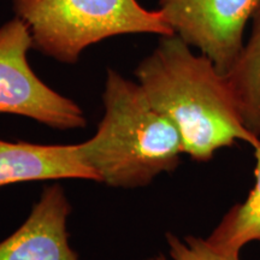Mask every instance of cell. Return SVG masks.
<instances>
[{
	"label": "cell",
	"instance_id": "6da1fadb",
	"mask_svg": "<svg viewBox=\"0 0 260 260\" xmlns=\"http://www.w3.org/2000/svg\"><path fill=\"white\" fill-rule=\"evenodd\" d=\"M138 83L180 133L184 154L209 161L219 149L259 138L247 128L225 75L176 34L160 37L135 69Z\"/></svg>",
	"mask_w": 260,
	"mask_h": 260
},
{
	"label": "cell",
	"instance_id": "7a4b0ae2",
	"mask_svg": "<svg viewBox=\"0 0 260 260\" xmlns=\"http://www.w3.org/2000/svg\"><path fill=\"white\" fill-rule=\"evenodd\" d=\"M103 104L95 134L79 144L96 182L135 189L177 169L184 154L180 133L152 105L138 81L109 69Z\"/></svg>",
	"mask_w": 260,
	"mask_h": 260
},
{
	"label": "cell",
	"instance_id": "3957f363",
	"mask_svg": "<svg viewBox=\"0 0 260 260\" xmlns=\"http://www.w3.org/2000/svg\"><path fill=\"white\" fill-rule=\"evenodd\" d=\"M17 17L30 29L32 48L75 64L92 45L124 34L175 32L160 10L138 0H11Z\"/></svg>",
	"mask_w": 260,
	"mask_h": 260
},
{
	"label": "cell",
	"instance_id": "277c9868",
	"mask_svg": "<svg viewBox=\"0 0 260 260\" xmlns=\"http://www.w3.org/2000/svg\"><path fill=\"white\" fill-rule=\"evenodd\" d=\"M32 38L16 16L0 27V113L30 118L58 130L82 129V107L42 81L28 60Z\"/></svg>",
	"mask_w": 260,
	"mask_h": 260
},
{
	"label": "cell",
	"instance_id": "5b68a950",
	"mask_svg": "<svg viewBox=\"0 0 260 260\" xmlns=\"http://www.w3.org/2000/svg\"><path fill=\"white\" fill-rule=\"evenodd\" d=\"M260 0H159L175 34L228 74L245 45V30Z\"/></svg>",
	"mask_w": 260,
	"mask_h": 260
},
{
	"label": "cell",
	"instance_id": "8992f818",
	"mask_svg": "<svg viewBox=\"0 0 260 260\" xmlns=\"http://www.w3.org/2000/svg\"><path fill=\"white\" fill-rule=\"evenodd\" d=\"M70 213L64 188L45 187L27 219L0 242V260H80L69 243Z\"/></svg>",
	"mask_w": 260,
	"mask_h": 260
},
{
	"label": "cell",
	"instance_id": "52a82bcc",
	"mask_svg": "<svg viewBox=\"0 0 260 260\" xmlns=\"http://www.w3.org/2000/svg\"><path fill=\"white\" fill-rule=\"evenodd\" d=\"M96 182L77 145H40L0 139V188L32 181Z\"/></svg>",
	"mask_w": 260,
	"mask_h": 260
},
{
	"label": "cell",
	"instance_id": "ba28073f",
	"mask_svg": "<svg viewBox=\"0 0 260 260\" xmlns=\"http://www.w3.org/2000/svg\"><path fill=\"white\" fill-rule=\"evenodd\" d=\"M255 157L254 187L242 203L236 204L220 219L207 242L224 254L240 258L242 248L260 241V140L253 146Z\"/></svg>",
	"mask_w": 260,
	"mask_h": 260
},
{
	"label": "cell",
	"instance_id": "9c48e42d",
	"mask_svg": "<svg viewBox=\"0 0 260 260\" xmlns=\"http://www.w3.org/2000/svg\"><path fill=\"white\" fill-rule=\"evenodd\" d=\"M225 77L247 128L260 139V3L252 17V31Z\"/></svg>",
	"mask_w": 260,
	"mask_h": 260
},
{
	"label": "cell",
	"instance_id": "30bf717a",
	"mask_svg": "<svg viewBox=\"0 0 260 260\" xmlns=\"http://www.w3.org/2000/svg\"><path fill=\"white\" fill-rule=\"evenodd\" d=\"M165 237L171 260H240L219 252L207 242L206 237L203 239L191 235L180 237L172 233H168ZM158 256L159 260H168L162 254Z\"/></svg>",
	"mask_w": 260,
	"mask_h": 260
},
{
	"label": "cell",
	"instance_id": "8fae6325",
	"mask_svg": "<svg viewBox=\"0 0 260 260\" xmlns=\"http://www.w3.org/2000/svg\"><path fill=\"white\" fill-rule=\"evenodd\" d=\"M146 260H159V256L157 255V256H152V258H148V259H146Z\"/></svg>",
	"mask_w": 260,
	"mask_h": 260
}]
</instances>
